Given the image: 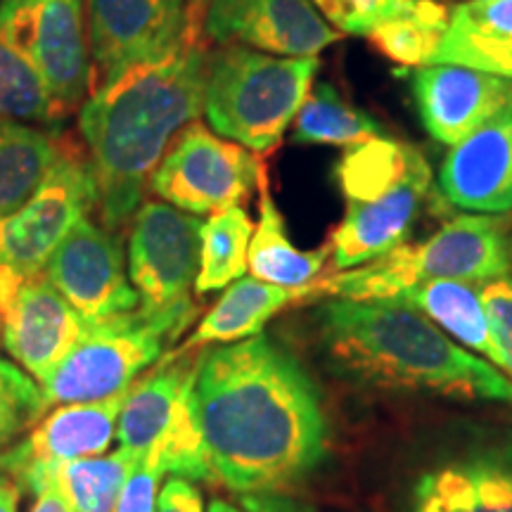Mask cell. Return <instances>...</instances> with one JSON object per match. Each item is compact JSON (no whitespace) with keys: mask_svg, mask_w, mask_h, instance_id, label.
<instances>
[{"mask_svg":"<svg viewBox=\"0 0 512 512\" xmlns=\"http://www.w3.org/2000/svg\"><path fill=\"white\" fill-rule=\"evenodd\" d=\"M439 192L467 214H510L512 107L451 147L439 169Z\"/></svg>","mask_w":512,"mask_h":512,"instance_id":"cell-19","label":"cell"},{"mask_svg":"<svg viewBox=\"0 0 512 512\" xmlns=\"http://www.w3.org/2000/svg\"><path fill=\"white\" fill-rule=\"evenodd\" d=\"M510 252H512V233H510Z\"/></svg>","mask_w":512,"mask_h":512,"instance_id":"cell-42","label":"cell"},{"mask_svg":"<svg viewBox=\"0 0 512 512\" xmlns=\"http://www.w3.org/2000/svg\"><path fill=\"white\" fill-rule=\"evenodd\" d=\"M252 235L254 223L242 207L216 211L202 223L200 273L195 280L197 294L226 290L245 275Z\"/></svg>","mask_w":512,"mask_h":512,"instance_id":"cell-28","label":"cell"},{"mask_svg":"<svg viewBox=\"0 0 512 512\" xmlns=\"http://www.w3.org/2000/svg\"><path fill=\"white\" fill-rule=\"evenodd\" d=\"M332 366L358 384L467 403H512L501 370L453 342L411 306L332 297L318 311Z\"/></svg>","mask_w":512,"mask_h":512,"instance_id":"cell-3","label":"cell"},{"mask_svg":"<svg viewBox=\"0 0 512 512\" xmlns=\"http://www.w3.org/2000/svg\"><path fill=\"white\" fill-rule=\"evenodd\" d=\"M318 69V57L219 46L209 50L202 114L221 138L266 155L302 110Z\"/></svg>","mask_w":512,"mask_h":512,"instance_id":"cell-6","label":"cell"},{"mask_svg":"<svg viewBox=\"0 0 512 512\" xmlns=\"http://www.w3.org/2000/svg\"><path fill=\"white\" fill-rule=\"evenodd\" d=\"M448 12L444 5L427 0V5L413 15L389 19L366 38L377 53L401 67H427L437 53L441 38L448 27Z\"/></svg>","mask_w":512,"mask_h":512,"instance_id":"cell-30","label":"cell"},{"mask_svg":"<svg viewBox=\"0 0 512 512\" xmlns=\"http://www.w3.org/2000/svg\"><path fill=\"white\" fill-rule=\"evenodd\" d=\"M98 204L86 147L64 133L60 157L34 195L0 219V264L19 273H41L64 235Z\"/></svg>","mask_w":512,"mask_h":512,"instance_id":"cell-10","label":"cell"},{"mask_svg":"<svg viewBox=\"0 0 512 512\" xmlns=\"http://www.w3.org/2000/svg\"><path fill=\"white\" fill-rule=\"evenodd\" d=\"M330 261V245L313 252H302L294 247L285 228V219L275 207L268 188L266 171L259 178V223L254 226L249 242V271L254 278L280 287H306L316 283Z\"/></svg>","mask_w":512,"mask_h":512,"instance_id":"cell-23","label":"cell"},{"mask_svg":"<svg viewBox=\"0 0 512 512\" xmlns=\"http://www.w3.org/2000/svg\"><path fill=\"white\" fill-rule=\"evenodd\" d=\"M261 174L256 152L192 121L171 140L147 190L188 214L211 216L247 202L259 190Z\"/></svg>","mask_w":512,"mask_h":512,"instance_id":"cell-9","label":"cell"},{"mask_svg":"<svg viewBox=\"0 0 512 512\" xmlns=\"http://www.w3.org/2000/svg\"><path fill=\"white\" fill-rule=\"evenodd\" d=\"M408 512H512V451H472L422 472Z\"/></svg>","mask_w":512,"mask_h":512,"instance_id":"cell-20","label":"cell"},{"mask_svg":"<svg viewBox=\"0 0 512 512\" xmlns=\"http://www.w3.org/2000/svg\"><path fill=\"white\" fill-rule=\"evenodd\" d=\"M510 273V221L494 214H460L418 245L401 242L368 264L323 278L316 287L330 297L384 302L432 280L486 285Z\"/></svg>","mask_w":512,"mask_h":512,"instance_id":"cell-5","label":"cell"},{"mask_svg":"<svg viewBox=\"0 0 512 512\" xmlns=\"http://www.w3.org/2000/svg\"><path fill=\"white\" fill-rule=\"evenodd\" d=\"M164 472L147 460H136L131 477L121 491L117 512H157L159 482Z\"/></svg>","mask_w":512,"mask_h":512,"instance_id":"cell-34","label":"cell"},{"mask_svg":"<svg viewBox=\"0 0 512 512\" xmlns=\"http://www.w3.org/2000/svg\"><path fill=\"white\" fill-rule=\"evenodd\" d=\"M311 3L339 34L368 36L389 19L420 12L427 0H311Z\"/></svg>","mask_w":512,"mask_h":512,"instance_id":"cell-32","label":"cell"},{"mask_svg":"<svg viewBox=\"0 0 512 512\" xmlns=\"http://www.w3.org/2000/svg\"><path fill=\"white\" fill-rule=\"evenodd\" d=\"M155 373L133 382L117 422L119 448L133 460H147L159 470L211 482L207 448L195 406V363L171 354Z\"/></svg>","mask_w":512,"mask_h":512,"instance_id":"cell-8","label":"cell"},{"mask_svg":"<svg viewBox=\"0 0 512 512\" xmlns=\"http://www.w3.org/2000/svg\"><path fill=\"white\" fill-rule=\"evenodd\" d=\"M311 294H318L316 283L306 287H280L264 283L254 275L252 278L242 275L240 280L228 285L219 302L204 313L183 349L190 351L214 342L233 344L261 335L268 320Z\"/></svg>","mask_w":512,"mask_h":512,"instance_id":"cell-21","label":"cell"},{"mask_svg":"<svg viewBox=\"0 0 512 512\" xmlns=\"http://www.w3.org/2000/svg\"><path fill=\"white\" fill-rule=\"evenodd\" d=\"M242 510L245 512H318L313 505L285 494L242 496Z\"/></svg>","mask_w":512,"mask_h":512,"instance_id":"cell-36","label":"cell"},{"mask_svg":"<svg viewBox=\"0 0 512 512\" xmlns=\"http://www.w3.org/2000/svg\"><path fill=\"white\" fill-rule=\"evenodd\" d=\"M67 117L72 114L55 98L36 64L19 53L0 29V119L60 128Z\"/></svg>","mask_w":512,"mask_h":512,"instance_id":"cell-27","label":"cell"},{"mask_svg":"<svg viewBox=\"0 0 512 512\" xmlns=\"http://www.w3.org/2000/svg\"><path fill=\"white\" fill-rule=\"evenodd\" d=\"M29 512H76V510L69 505L67 498H64L55 486H46V489L36 496V503L31 505Z\"/></svg>","mask_w":512,"mask_h":512,"instance_id":"cell-37","label":"cell"},{"mask_svg":"<svg viewBox=\"0 0 512 512\" xmlns=\"http://www.w3.org/2000/svg\"><path fill=\"white\" fill-rule=\"evenodd\" d=\"M202 219L162 200H145L128 233V278L140 309H197L190 290L200 273Z\"/></svg>","mask_w":512,"mask_h":512,"instance_id":"cell-12","label":"cell"},{"mask_svg":"<svg viewBox=\"0 0 512 512\" xmlns=\"http://www.w3.org/2000/svg\"><path fill=\"white\" fill-rule=\"evenodd\" d=\"M207 512H245V510L235 508V505H230V503H226V501H211Z\"/></svg>","mask_w":512,"mask_h":512,"instance_id":"cell-41","label":"cell"},{"mask_svg":"<svg viewBox=\"0 0 512 512\" xmlns=\"http://www.w3.org/2000/svg\"><path fill=\"white\" fill-rule=\"evenodd\" d=\"M19 494H22V489L8 475L0 472V512H17Z\"/></svg>","mask_w":512,"mask_h":512,"instance_id":"cell-38","label":"cell"},{"mask_svg":"<svg viewBox=\"0 0 512 512\" xmlns=\"http://www.w3.org/2000/svg\"><path fill=\"white\" fill-rule=\"evenodd\" d=\"M43 273L86 323L121 316L140 306L138 292L128 278L119 233L107 230L91 216H83L64 235Z\"/></svg>","mask_w":512,"mask_h":512,"instance_id":"cell-15","label":"cell"},{"mask_svg":"<svg viewBox=\"0 0 512 512\" xmlns=\"http://www.w3.org/2000/svg\"><path fill=\"white\" fill-rule=\"evenodd\" d=\"M484 72L501 74V76H510V79H512V55H505V57H501V60L491 62L489 67L484 69Z\"/></svg>","mask_w":512,"mask_h":512,"instance_id":"cell-40","label":"cell"},{"mask_svg":"<svg viewBox=\"0 0 512 512\" xmlns=\"http://www.w3.org/2000/svg\"><path fill=\"white\" fill-rule=\"evenodd\" d=\"M394 302L420 311L446 335L475 349L477 354L484 356V361H491L496 368L505 370L501 349L496 344L482 299V287L465 283V280H432V283L399 294Z\"/></svg>","mask_w":512,"mask_h":512,"instance_id":"cell-22","label":"cell"},{"mask_svg":"<svg viewBox=\"0 0 512 512\" xmlns=\"http://www.w3.org/2000/svg\"><path fill=\"white\" fill-rule=\"evenodd\" d=\"M207 62V43H192L131 69L81 105L79 133L98 188L95 214L107 230L119 233L133 221L171 140L202 114Z\"/></svg>","mask_w":512,"mask_h":512,"instance_id":"cell-2","label":"cell"},{"mask_svg":"<svg viewBox=\"0 0 512 512\" xmlns=\"http://www.w3.org/2000/svg\"><path fill=\"white\" fill-rule=\"evenodd\" d=\"M335 176L347 202L328 240L335 271L363 266L401 245L432 183L422 152L387 136L347 147Z\"/></svg>","mask_w":512,"mask_h":512,"instance_id":"cell-4","label":"cell"},{"mask_svg":"<svg viewBox=\"0 0 512 512\" xmlns=\"http://www.w3.org/2000/svg\"><path fill=\"white\" fill-rule=\"evenodd\" d=\"M207 5L209 0H188V10H190V24H192V31H195V36L202 38V27H204V15H207ZM207 43V41H204Z\"/></svg>","mask_w":512,"mask_h":512,"instance_id":"cell-39","label":"cell"},{"mask_svg":"<svg viewBox=\"0 0 512 512\" xmlns=\"http://www.w3.org/2000/svg\"><path fill=\"white\" fill-rule=\"evenodd\" d=\"M48 411L46 394L27 370L0 358V446L10 444Z\"/></svg>","mask_w":512,"mask_h":512,"instance_id":"cell-31","label":"cell"},{"mask_svg":"<svg viewBox=\"0 0 512 512\" xmlns=\"http://www.w3.org/2000/svg\"><path fill=\"white\" fill-rule=\"evenodd\" d=\"M133 465L136 460L119 448L112 456L81 458L55 467L46 486H55L76 512H117Z\"/></svg>","mask_w":512,"mask_h":512,"instance_id":"cell-29","label":"cell"},{"mask_svg":"<svg viewBox=\"0 0 512 512\" xmlns=\"http://www.w3.org/2000/svg\"><path fill=\"white\" fill-rule=\"evenodd\" d=\"M157 512H204L200 489L188 479H169L157 496Z\"/></svg>","mask_w":512,"mask_h":512,"instance_id":"cell-35","label":"cell"},{"mask_svg":"<svg viewBox=\"0 0 512 512\" xmlns=\"http://www.w3.org/2000/svg\"><path fill=\"white\" fill-rule=\"evenodd\" d=\"M413 95L427 133L453 147L512 107V79L463 64H427L413 72Z\"/></svg>","mask_w":512,"mask_h":512,"instance_id":"cell-18","label":"cell"},{"mask_svg":"<svg viewBox=\"0 0 512 512\" xmlns=\"http://www.w3.org/2000/svg\"><path fill=\"white\" fill-rule=\"evenodd\" d=\"M377 136H384L380 121L342 98L332 83L311 88L302 110L294 117L292 140L299 145L351 147Z\"/></svg>","mask_w":512,"mask_h":512,"instance_id":"cell-26","label":"cell"},{"mask_svg":"<svg viewBox=\"0 0 512 512\" xmlns=\"http://www.w3.org/2000/svg\"><path fill=\"white\" fill-rule=\"evenodd\" d=\"M195 406L211 475L235 494H283L328 453V415L316 382L266 335L197 356Z\"/></svg>","mask_w":512,"mask_h":512,"instance_id":"cell-1","label":"cell"},{"mask_svg":"<svg viewBox=\"0 0 512 512\" xmlns=\"http://www.w3.org/2000/svg\"><path fill=\"white\" fill-rule=\"evenodd\" d=\"M311 0H209L202 38L285 57H318L339 41Z\"/></svg>","mask_w":512,"mask_h":512,"instance_id":"cell-17","label":"cell"},{"mask_svg":"<svg viewBox=\"0 0 512 512\" xmlns=\"http://www.w3.org/2000/svg\"><path fill=\"white\" fill-rule=\"evenodd\" d=\"M88 0H0V29L53 88L69 114L91 95Z\"/></svg>","mask_w":512,"mask_h":512,"instance_id":"cell-13","label":"cell"},{"mask_svg":"<svg viewBox=\"0 0 512 512\" xmlns=\"http://www.w3.org/2000/svg\"><path fill=\"white\" fill-rule=\"evenodd\" d=\"M482 299L496 344L501 349L505 373L512 375V275L486 283L482 287Z\"/></svg>","mask_w":512,"mask_h":512,"instance_id":"cell-33","label":"cell"},{"mask_svg":"<svg viewBox=\"0 0 512 512\" xmlns=\"http://www.w3.org/2000/svg\"><path fill=\"white\" fill-rule=\"evenodd\" d=\"M86 31L91 93L131 69L204 43L192 31L188 0H88Z\"/></svg>","mask_w":512,"mask_h":512,"instance_id":"cell-11","label":"cell"},{"mask_svg":"<svg viewBox=\"0 0 512 512\" xmlns=\"http://www.w3.org/2000/svg\"><path fill=\"white\" fill-rule=\"evenodd\" d=\"M62 140L60 128L0 119V219L34 195L60 157Z\"/></svg>","mask_w":512,"mask_h":512,"instance_id":"cell-25","label":"cell"},{"mask_svg":"<svg viewBox=\"0 0 512 512\" xmlns=\"http://www.w3.org/2000/svg\"><path fill=\"white\" fill-rule=\"evenodd\" d=\"M128 392L105 401L62 403L38 420L27 437L0 453V472L19 489L38 496L55 467L102 456L117 439V422Z\"/></svg>","mask_w":512,"mask_h":512,"instance_id":"cell-16","label":"cell"},{"mask_svg":"<svg viewBox=\"0 0 512 512\" xmlns=\"http://www.w3.org/2000/svg\"><path fill=\"white\" fill-rule=\"evenodd\" d=\"M83 330L86 320L50 285L46 273H19L0 264V337L34 380H48Z\"/></svg>","mask_w":512,"mask_h":512,"instance_id":"cell-14","label":"cell"},{"mask_svg":"<svg viewBox=\"0 0 512 512\" xmlns=\"http://www.w3.org/2000/svg\"><path fill=\"white\" fill-rule=\"evenodd\" d=\"M512 55V0H465L448 15L432 64L484 69Z\"/></svg>","mask_w":512,"mask_h":512,"instance_id":"cell-24","label":"cell"},{"mask_svg":"<svg viewBox=\"0 0 512 512\" xmlns=\"http://www.w3.org/2000/svg\"><path fill=\"white\" fill-rule=\"evenodd\" d=\"M195 316L197 309L152 313L138 306L121 316L86 323L74 349L41 384L48 408L55 403L105 401L128 392L188 330Z\"/></svg>","mask_w":512,"mask_h":512,"instance_id":"cell-7","label":"cell"}]
</instances>
